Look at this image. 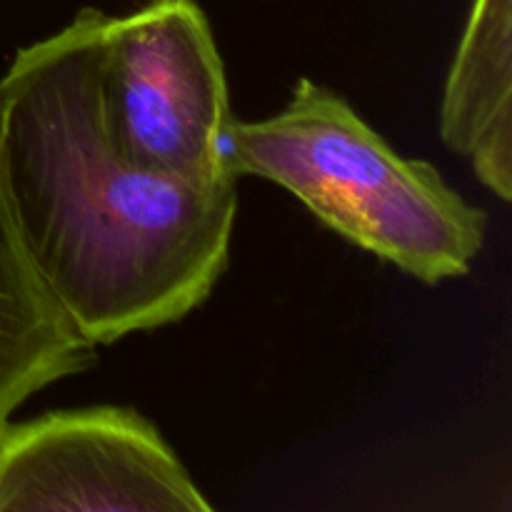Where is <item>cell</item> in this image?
<instances>
[{
  "label": "cell",
  "instance_id": "cell-2",
  "mask_svg": "<svg viewBox=\"0 0 512 512\" xmlns=\"http://www.w3.org/2000/svg\"><path fill=\"white\" fill-rule=\"evenodd\" d=\"M228 170L280 185L345 240L425 285L468 275L485 245L483 208L435 165L395 153L338 93L308 78L280 113L233 120Z\"/></svg>",
  "mask_w": 512,
  "mask_h": 512
},
{
  "label": "cell",
  "instance_id": "cell-6",
  "mask_svg": "<svg viewBox=\"0 0 512 512\" xmlns=\"http://www.w3.org/2000/svg\"><path fill=\"white\" fill-rule=\"evenodd\" d=\"M95 350L40 278L0 185V435L25 400L93 368Z\"/></svg>",
  "mask_w": 512,
  "mask_h": 512
},
{
  "label": "cell",
  "instance_id": "cell-4",
  "mask_svg": "<svg viewBox=\"0 0 512 512\" xmlns=\"http://www.w3.org/2000/svg\"><path fill=\"white\" fill-rule=\"evenodd\" d=\"M205 512L210 503L150 420L58 410L0 435V512Z\"/></svg>",
  "mask_w": 512,
  "mask_h": 512
},
{
  "label": "cell",
  "instance_id": "cell-5",
  "mask_svg": "<svg viewBox=\"0 0 512 512\" xmlns=\"http://www.w3.org/2000/svg\"><path fill=\"white\" fill-rule=\"evenodd\" d=\"M440 138L512 198V0H475L440 103Z\"/></svg>",
  "mask_w": 512,
  "mask_h": 512
},
{
  "label": "cell",
  "instance_id": "cell-1",
  "mask_svg": "<svg viewBox=\"0 0 512 512\" xmlns=\"http://www.w3.org/2000/svg\"><path fill=\"white\" fill-rule=\"evenodd\" d=\"M103 10L20 48L0 80V185L40 278L93 345L198 310L230 260L238 178L193 183L115 145L98 90Z\"/></svg>",
  "mask_w": 512,
  "mask_h": 512
},
{
  "label": "cell",
  "instance_id": "cell-3",
  "mask_svg": "<svg viewBox=\"0 0 512 512\" xmlns=\"http://www.w3.org/2000/svg\"><path fill=\"white\" fill-rule=\"evenodd\" d=\"M98 90L115 145L138 165L193 183L230 173L235 118L225 68L195 0H148L133 13H105Z\"/></svg>",
  "mask_w": 512,
  "mask_h": 512
}]
</instances>
